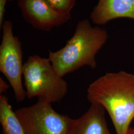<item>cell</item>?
<instances>
[{"instance_id":"obj_6","label":"cell","mask_w":134,"mask_h":134,"mask_svg":"<svg viewBox=\"0 0 134 134\" xmlns=\"http://www.w3.org/2000/svg\"><path fill=\"white\" fill-rule=\"evenodd\" d=\"M18 5L24 20L40 30L50 31L70 20L54 10L46 0H18Z\"/></svg>"},{"instance_id":"obj_9","label":"cell","mask_w":134,"mask_h":134,"mask_svg":"<svg viewBox=\"0 0 134 134\" xmlns=\"http://www.w3.org/2000/svg\"><path fill=\"white\" fill-rule=\"evenodd\" d=\"M0 123L3 134H26L5 94H0Z\"/></svg>"},{"instance_id":"obj_3","label":"cell","mask_w":134,"mask_h":134,"mask_svg":"<svg viewBox=\"0 0 134 134\" xmlns=\"http://www.w3.org/2000/svg\"><path fill=\"white\" fill-rule=\"evenodd\" d=\"M23 76L29 99L43 98L53 103L61 100L67 94V82L58 75L48 58L29 56L24 64Z\"/></svg>"},{"instance_id":"obj_13","label":"cell","mask_w":134,"mask_h":134,"mask_svg":"<svg viewBox=\"0 0 134 134\" xmlns=\"http://www.w3.org/2000/svg\"><path fill=\"white\" fill-rule=\"evenodd\" d=\"M127 134H134V127H130Z\"/></svg>"},{"instance_id":"obj_1","label":"cell","mask_w":134,"mask_h":134,"mask_svg":"<svg viewBox=\"0 0 134 134\" xmlns=\"http://www.w3.org/2000/svg\"><path fill=\"white\" fill-rule=\"evenodd\" d=\"M91 104L108 112L116 134H127L134 118V75L124 71L107 72L92 82L87 91Z\"/></svg>"},{"instance_id":"obj_5","label":"cell","mask_w":134,"mask_h":134,"mask_svg":"<svg viewBox=\"0 0 134 134\" xmlns=\"http://www.w3.org/2000/svg\"><path fill=\"white\" fill-rule=\"evenodd\" d=\"M1 29L0 71L13 88L16 100L20 102L26 97L22 82L24 64L21 43L13 33V25L10 21L5 20Z\"/></svg>"},{"instance_id":"obj_2","label":"cell","mask_w":134,"mask_h":134,"mask_svg":"<svg viewBox=\"0 0 134 134\" xmlns=\"http://www.w3.org/2000/svg\"><path fill=\"white\" fill-rule=\"evenodd\" d=\"M108 38L105 29L93 27L90 21H79L75 32L63 48L49 51L48 58L58 75L63 77L81 67L97 66L96 57Z\"/></svg>"},{"instance_id":"obj_11","label":"cell","mask_w":134,"mask_h":134,"mask_svg":"<svg viewBox=\"0 0 134 134\" xmlns=\"http://www.w3.org/2000/svg\"><path fill=\"white\" fill-rule=\"evenodd\" d=\"M9 0H0V27L1 29L2 26L5 22V17L6 5L7 2Z\"/></svg>"},{"instance_id":"obj_4","label":"cell","mask_w":134,"mask_h":134,"mask_svg":"<svg viewBox=\"0 0 134 134\" xmlns=\"http://www.w3.org/2000/svg\"><path fill=\"white\" fill-rule=\"evenodd\" d=\"M51 103L39 98L34 105L15 111L25 134H68L75 119L58 113Z\"/></svg>"},{"instance_id":"obj_10","label":"cell","mask_w":134,"mask_h":134,"mask_svg":"<svg viewBox=\"0 0 134 134\" xmlns=\"http://www.w3.org/2000/svg\"><path fill=\"white\" fill-rule=\"evenodd\" d=\"M48 4L59 13L69 19L71 12L76 5V0H46Z\"/></svg>"},{"instance_id":"obj_8","label":"cell","mask_w":134,"mask_h":134,"mask_svg":"<svg viewBox=\"0 0 134 134\" xmlns=\"http://www.w3.org/2000/svg\"><path fill=\"white\" fill-rule=\"evenodd\" d=\"M105 110L100 105L91 104L84 114L75 119L68 134H112L107 127Z\"/></svg>"},{"instance_id":"obj_7","label":"cell","mask_w":134,"mask_h":134,"mask_svg":"<svg viewBox=\"0 0 134 134\" xmlns=\"http://www.w3.org/2000/svg\"><path fill=\"white\" fill-rule=\"evenodd\" d=\"M90 18L97 25L119 18L134 19V0H98Z\"/></svg>"},{"instance_id":"obj_14","label":"cell","mask_w":134,"mask_h":134,"mask_svg":"<svg viewBox=\"0 0 134 134\" xmlns=\"http://www.w3.org/2000/svg\"><path fill=\"white\" fill-rule=\"evenodd\" d=\"M12 1V0H9V1Z\"/></svg>"},{"instance_id":"obj_12","label":"cell","mask_w":134,"mask_h":134,"mask_svg":"<svg viewBox=\"0 0 134 134\" xmlns=\"http://www.w3.org/2000/svg\"><path fill=\"white\" fill-rule=\"evenodd\" d=\"M9 85L1 77H0V94H4V93L7 91L8 89L9 88Z\"/></svg>"}]
</instances>
